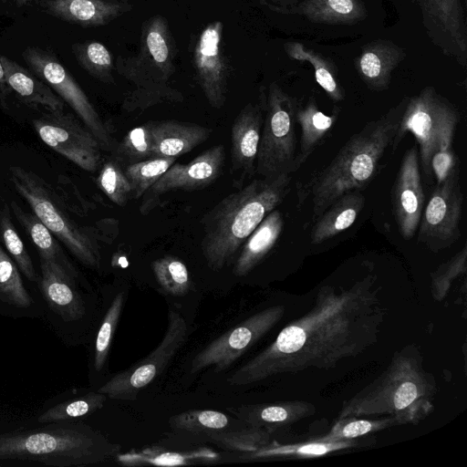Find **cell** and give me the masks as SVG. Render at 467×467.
Instances as JSON below:
<instances>
[{
  "label": "cell",
  "mask_w": 467,
  "mask_h": 467,
  "mask_svg": "<svg viewBox=\"0 0 467 467\" xmlns=\"http://www.w3.org/2000/svg\"><path fill=\"white\" fill-rule=\"evenodd\" d=\"M339 109L332 115L319 110L315 98H310L306 105L297 107L296 122L301 130L299 150L294 161V172L296 171L323 143L337 121Z\"/></svg>",
  "instance_id": "484cf974"
},
{
  "label": "cell",
  "mask_w": 467,
  "mask_h": 467,
  "mask_svg": "<svg viewBox=\"0 0 467 467\" xmlns=\"http://www.w3.org/2000/svg\"><path fill=\"white\" fill-rule=\"evenodd\" d=\"M40 288L50 308L64 321H77L85 315V306L76 289V279L60 265L40 258Z\"/></svg>",
  "instance_id": "ffe728a7"
},
{
  "label": "cell",
  "mask_w": 467,
  "mask_h": 467,
  "mask_svg": "<svg viewBox=\"0 0 467 467\" xmlns=\"http://www.w3.org/2000/svg\"><path fill=\"white\" fill-rule=\"evenodd\" d=\"M10 88L6 83L4 68L0 60V100L5 101L10 93Z\"/></svg>",
  "instance_id": "7dc6e473"
},
{
  "label": "cell",
  "mask_w": 467,
  "mask_h": 467,
  "mask_svg": "<svg viewBox=\"0 0 467 467\" xmlns=\"http://www.w3.org/2000/svg\"><path fill=\"white\" fill-rule=\"evenodd\" d=\"M0 297L17 307H28L33 299L26 289L17 265L0 245Z\"/></svg>",
  "instance_id": "74e56055"
},
{
  "label": "cell",
  "mask_w": 467,
  "mask_h": 467,
  "mask_svg": "<svg viewBox=\"0 0 467 467\" xmlns=\"http://www.w3.org/2000/svg\"><path fill=\"white\" fill-rule=\"evenodd\" d=\"M431 42L460 66H467V25L460 0H416Z\"/></svg>",
  "instance_id": "9a60e30c"
},
{
  "label": "cell",
  "mask_w": 467,
  "mask_h": 467,
  "mask_svg": "<svg viewBox=\"0 0 467 467\" xmlns=\"http://www.w3.org/2000/svg\"><path fill=\"white\" fill-rule=\"evenodd\" d=\"M106 395L97 391L88 392L81 397L58 403L39 415V423L67 421L89 415L99 410Z\"/></svg>",
  "instance_id": "d590c367"
},
{
  "label": "cell",
  "mask_w": 467,
  "mask_h": 467,
  "mask_svg": "<svg viewBox=\"0 0 467 467\" xmlns=\"http://www.w3.org/2000/svg\"><path fill=\"white\" fill-rule=\"evenodd\" d=\"M395 425H400V423L393 417L373 420L362 419L361 417H346L337 419L330 431L318 440L323 441H349Z\"/></svg>",
  "instance_id": "e575fe53"
},
{
  "label": "cell",
  "mask_w": 467,
  "mask_h": 467,
  "mask_svg": "<svg viewBox=\"0 0 467 467\" xmlns=\"http://www.w3.org/2000/svg\"><path fill=\"white\" fill-rule=\"evenodd\" d=\"M11 209L16 220L30 236L40 258L56 263L77 280L78 278V271L67 257L51 231L34 213L25 212L14 201L11 202Z\"/></svg>",
  "instance_id": "f546056e"
},
{
  "label": "cell",
  "mask_w": 467,
  "mask_h": 467,
  "mask_svg": "<svg viewBox=\"0 0 467 467\" xmlns=\"http://www.w3.org/2000/svg\"><path fill=\"white\" fill-rule=\"evenodd\" d=\"M30 1L31 0H16L17 5H19V6L25 5Z\"/></svg>",
  "instance_id": "681fc988"
},
{
  "label": "cell",
  "mask_w": 467,
  "mask_h": 467,
  "mask_svg": "<svg viewBox=\"0 0 467 467\" xmlns=\"http://www.w3.org/2000/svg\"><path fill=\"white\" fill-rule=\"evenodd\" d=\"M392 211L400 235L411 239L418 230L425 199L417 146L408 150L400 162L391 192Z\"/></svg>",
  "instance_id": "e0dca14e"
},
{
  "label": "cell",
  "mask_w": 467,
  "mask_h": 467,
  "mask_svg": "<svg viewBox=\"0 0 467 467\" xmlns=\"http://www.w3.org/2000/svg\"><path fill=\"white\" fill-rule=\"evenodd\" d=\"M355 445L353 440L323 441L318 439L311 441L284 444L266 445L255 451L249 452L251 458L268 457H299L310 458L323 456L334 451H342Z\"/></svg>",
  "instance_id": "d6a6232c"
},
{
  "label": "cell",
  "mask_w": 467,
  "mask_h": 467,
  "mask_svg": "<svg viewBox=\"0 0 467 467\" xmlns=\"http://www.w3.org/2000/svg\"><path fill=\"white\" fill-rule=\"evenodd\" d=\"M173 157H153L124 166L132 190V198L139 199L164 174L174 163Z\"/></svg>",
  "instance_id": "8d00e7d4"
},
{
  "label": "cell",
  "mask_w": 467,
  "mask_h": 467,
  "mask_svg": "<svg viewBox=\"0 0 467 467\" xmlns=\"http://www.w3.org/2000/svg\"><path fill=\"white\" fill-rule=\"evenodd\" d=\"M404 57L403 48L392 41L378 39L362 47L355 66L369 89L382 91L388 88L392 71Z\"/></svg>",
  "instance_id": "44dd1931"
},
{
  "label": "cell",
  "mask_w": 467,
  "mask_h": 467,
  "mask_svg": "<svg viewBox=\"0 0 467 467\" xmlns=\"http://www.w3.org/2000/svg\"><path fill=\"white\" fill-rule=\"evenodd\" d=\"M124 303V294L119 293L112 300L102 320L95 341L94 368L102 369L107 360Z\"/></svg>",
  "instance_id": "ee69618b"
},
{
  "label": "cell",
  "mask_w": 467,
  "mask_h": 467,
  "mask_svg": "<svg viewBox=\"0 0 467 467\" xmlns=\"http://www.w3.org/2000/svg\"><path fill=\"white\" fill-rule=\"evenodd\" d=\"M315 411L313 404L296 400L244 407L240 410V417L252 427L268 431L295 423Z\"/></svg>",
  "instance_id": "f1b7e54d"
},
{
  "label": "cell",
  "mask_w": 467,
  "mask_h": 467,
  "mask_svg": "<svg viewBox=\"0 0 467 467\" xmlns=\"http://www.w3.org/2000/svg\"><path fill=\"white\" fill-rule=\"evenodd\" d=\"M267 8L283 15H300L314 23L353 25L367 16L360 0H304L289 6L261 1Z\"/></svg>",
  "instance_id": "7402d4cb"
},
{
  "label": "cell",
  "mask_w": 467,
  "mask_h": 467,
  "mask_svg": "<svg viewBox=\"0 0 467 467\" xmlns=\"http://www.w3.org/2000/svg\"><path fill=\"white\" fill-rule=\"evenodd\" d=\"M40 140L49 148L87 171L101 163V146L91 131L71 114L50 111L33 120Z\"/></svg>",
  "instance_id": "4fadbf2b"
},
{
  "label": "cell",
  "mask_w": 467,
  "mask_h": 467,
  "mask_svg": "<svg viewBox=\"0 0 467 467\" xmlns=\"http://www.w3.org/2000/svg\"><path fill=\"white\" fill-rule=\"evenodd\" d=\"M436 385L425 371L422 358L412 347L393 356L374 381L342 406L337 419L387 416L400 424H418L434 409Z\"/></svg>",
  "instance_id": "277c9868"
},
{
  "label": "cell",
  "mask_w": 467,
  "mask_h": 467,
  "mask_svg": "<svg viewBox=\"0 0 467 467\" xmlns=\"http://www.w3.org/2000/svg\"><path fill=\"white\" fill-rule=\"evenodd\" d=\"M284 47L292 59L307 61L313 66L316 81L333 101L339 102L345 99L344 88L340 86L336 68L329 60L298 42H286Z\"/></svg>",
  "instance_id": "4dcf8cb0"
},
{
  "label": "cell",
  "mask_w": 467,
  "mask_h": 467,
  "mask_svg": "<svg viewBox=\"0 0 467 467\" xmlns=\"http://www.w3.org/2000/svg\"><path fill=\"white\" fill-rule=\"evenodd\" d=\"M284 224L283 214L277 209L265 217L241 247L233 270L236 276H245L265 257L278 241Z\"/></svg>",
  "instance_id": "d4e9b609"
},
{
  "label": "cell",
  "mask_w": 467,
  "mask_h": 467,
  "mask_svg": "<svg viewBox=\"0 0 467 467\" xmlns=\"http://www.w3.org/2000/svg\"><path fill=\"white\" fill-rule=\"evenodd\" d=\"M98 187L119 206H125L132 198L131 185L123 166L114 158L102 164L97 178Z\"/></svg>",
  "instance_id": "60d3db41"
},
{
  "label": "cell",
  "mask_w": 467,
  "mask_h": 467,
  "mask_svg": "<svg viewBox=\"0 0 467 467\" xmlns=\"http://www.w3.org/2000/svg\"><path fill=\"white\" fill-rule=\"evenodd\" d=\"M174 49L166 20L155 16L141 31L139 54L124 62L118 61V71L135 86L125 99L129 110L145 109L164 101H182V94L168 81L174 73Z\"/></svg>",
  "instance_id": "8992f818"
},
{
  "label": "cell",
  "mask_w": 467,
  "mask_h": 467,
  "mask_svg": "<svg viewBox=\"0 0 467 467\" xmlns=\"http://www.w3.org/2000/svg\"><path fill=\"white\" fill-rule=\"evenodd\" d=\"M264 122L263 107L248 103L234 118L231 129V161L234 185L242 188L255 173Z\"/></svg>",
  "instance_id": "d6986e66"
},
{
  "label": "cell",
  "mask_w": 467,
  "mask_h": 467,
  "mask_svg": "<svg viewBox=\"0 0 467 467\" xmlns=\"http://www.w3.org/2000/svg\"><path fill=\"white\" fill-rule=\"evenodd\" d=\"M186 338V321L179 312L171 308L168 327L160 345L145 358L115 375L98 391L114 400H135L140 391L164 370Z\"/></svg>",
  "instance_id": "30bf717a"
},
{
  "label": "cell",
  "mask_w": 467,
  "mask_h": 467,
  "mask_svg": "<svg viewBox=\"0 0 467 467\" xmlns=\"http://www.w3.org/2000/svg\"><path fill=\"white\" fill-rule=\"evenodd\" d=\"M10 181L33 213L83 265L97 269L100 265L98 245L88 230L78 226L62 208L47 182L20 166L9 168Z\"/></svg>",
  "instance_id": "52a82bcc"
},
{
  "label": "cell",
  "mask_w": 467,
  "mask_h": 467,
  "mask_svg": "<svg viewBox=\"0 0 467 467\" xmlns=\"http://www.w3.org/2000/svg\"><path fill=\"white\" fill-rule=\"evenodd\" d=\"M459 121L460 114L454 108L441 127L438 146L431 160V173L437 183L441 182L459 169L458 160L453 150V138Z\"/></svg>",
  "instance_id": "1f68e13d"
},
{
  "label": "cell",
  "mask_w": 467,
  "mask_h": 467,
  "mask_svg": "<svg viewBox=\"0 0 467 467\" xmlns=\"http://www.w3.org/2000/svg\"><path fill=\"white\" fill-rule=\"evenodd\" d=\"M155 277L164 291L172 296H183L191 285L186 265L179 258L164 256L152 263Z\"/></svg>",
  "instance_id": "b9f144b4"
},
{
  "label": "cell",
  "mask_w": 467,
  "mask_h": 467,
  "mask_svg": "<svg viewBox=\"0 0 467 467\" xmlns=\"http://www.w3.org/2000/svg\"><path fill=\"white\" fill-rule=\"evenodd\" d=\"M172 428L189 432L220 431L228 425L225 414L210 410H187L170 419Z\"/></svg>",
  "instance_id": "f6af8a7d"
},
{
  "label": "cell",
  "mask_w": 467,
  "mask_h": 467,
  "mask_svg": "<svg viewBox=\"0 0 467 467\" xmlns=\"http://www.w3.org/2000/svg\"><path fill=\"white\" fill-rule=\"evenodd\" d=\"M368 275L348 286H321L313 307L286 325L276 338L229 379L246 385L284 373L335 368L377 342L386 309Z\"/></svg>",
  "instance_id": "6da1fadb"
},
{
  "label": "cell",
  "mask_w": 467,
  "mask_h": 467,
  "mask_svg": "<svg viewBox=\"0 0 467 467\" xmlns=\"http://www.w3.org/2000/svg\"><path fill=\"white\" fill-rule=\"evenodd\" d=\"M284 315L285 306L277 305L249 317L201 350L192 361L191 372L210 367L216 372L227 368L270 331Z\"/></svg>",
  "instance_id": "5bb4252c"
},
{
  "label": "cell",
  "mask_w": 467,
  "mask_h": 467,
  "mask_svg": "<svg viewBox=\"0 0 467 467\" xmlns=\"http://www.w3.org/2000/svg\"><path fill=\"white\" fill-rule=\"evenodd\" d=\"M291 181L287 172L254 179L204 215L201 248L212 269L220 270L234 260L247 237L285 200Z\"/></svg>",
  "instance_id": "3957f363"
},
{
  "label": "cell",
  "mask_w": 467,
  "mask_h": 467,
  "mask_svg": "<svg viewBox=\"0 0 467 467\" xmlns=\"http://www.w3.org/2000/svg\"><path fill=\"white\" fill-rule=\"evenodd\" d=\"M454 107L433 87L407 99L391 147L395 150L407 133L418 142L419 159L427 179L432 176L431 160L438 146L443 122Z\"/></svg>",
  "instance_id": "9c48e42d"
},
{
  "label": "cell",
  "mask_w": 467,
  "mask_h": 467,
  "mask_svg": "<svg viewBox=\"0 0 467 467\" xmlns=\"http://www.w3.org/2000/svg\"><path fill=\"white\" fill-rule=\"evenodd\" d=\"M223 25L213 21L200 34L193 50V63L200 86L209 104L222 108L226 99V66L221 48Z\"/></svg>",
  "instance_id": "ac0fdd59"
},
{
  "label": "cell",
  "mask_w": 467,
  "mask_h": 467,
  "mask_svg": "<svg viewBox=\"0 0 467 467\" xmlns=\"http://www.w3.org/2000/svg\"><path fill=\"white\" fill-rule=\"evenodd\" d=\"M225 148L223 144L213 146L186 164L173 163L161 177L145 192L142 209L150 211L160 196L169 192L193 191L214 182L223 171Z\"/></svg>",
  "instance_id": "2e32d148"
},
{
  "label": "cell",
  "mask_w": 467,
  "mask_h": 467,
  "mask_svg": "<svg viewBox=\"0 0 467 467\" xmlns=\"http://www.w3.org/2000/svg\"><path fill=\"white\" fill-rule=\"evenodd\" d=\"M467 246L464 245L453 257L432 274V290L436 296H445L451 281L466 271Z\"/></svg>",
  "instance_id": "bcb514c9"
},
{
  "label": "cell",
  "mask_w": 467,
  "mask_h": 467,
  "mask_svg": "<svg viewBox=\"0 0 467 467\" xmlns=\"http://www.w3.org/2000/svg\"><path fill=\"white\" fill-rule=\"evenodd\" d=\"M73 50L81 67L90 75L105 83L114 81L112 56L103 44L88 41L74 46Z\"/></svg>",
  "instance_id": "ab89813d"
},
{
  "label": "cell",
  "mask_w": 467,
  "mask_h": 467,
  "mask_svg": "<svg viewBox=\"0 0 467 467\" xmlns=\"http://www.w3.org/2000/svg\"><path fill=\"white\" fill-rule=\"evenodd\" d=\"M406 101L367 123L328 165L297 187L299 203L311 196L313 222L338 197L364 189L374 179L385 151L392 144Z\"/></svg>",
  "instance_id": "7a4b0ae2"
},
{
  "label": "cell",
  "mask_w": 467,
  "mask_h": 467,
  "mask_svg": "<svg viewBox=\"0 0 467 467\" xmlns=\"http://www.w3.org/2000/svg\"><path fill=\"white\" fill-rule=\"evenodd\" d=\"M111 451L110 444L100 434L70 420L0 434V460L68 467L100 462Z\"/></svg>",
  "instance_id": "5b68a950"
},
{
  "label": "cell",
  "mask_w": 467,
  "mask_h": 467,
  "mask_svg": "<svg viewBox=\"0 0 467 467\" xmlns=\"http://www.w3.org/2000/svg\"><path fill=\"white\" fill-rule=\"evenodd\" d=\"M210 128L177 120L153 121L152 157L177 158L203 143L211 135Z\"/></svg>",
  "instance_id": "603a6c76"
},
{
  "label": "cell",
  "mask_w": 467,
  "mask_h": 467,
  "mask_svg": "<svg viewBox=\"0 0 467 467\" xmlns=\"http://www.w3.org/2000/svg\"><path fill=\"white\" fill-rule=\"evenodd\" d=\"M365 204L359 191H350L334 201L314 222L312 244H319L353 225Z\"/></svg>",
  "instance_id": "4316f807"
},
{
  "label": "cell",
  "mask_w": 467,
  "mask_h": 467,
  "mask_svg": "<svg viewBox=\"0 0 467 467\" xmlns=\"http://www.w3.org/2000/svg\"><path fill=\"white\" fill-rule=\"evenodd\" d=\"M25 61L78 116L99 140L103 150H112L115 146L108 126L80 86L67 70L51 56L36 48H26L23 54Z\"/></svg>",
  "instance_id": "8fae6325"
},
{
  "label": "cell",
  "mask_w": 467,
  "mask_h": 467,
  "mask_svg": "<svg viewBox=\"0 0 467 467\" xmlns=\"http://www.w3.org/2000/svg\"><path fill=\"white\" fill-rule=\"evenodd\" d=\"M0 239L23 275L30 281L36 282L37 275L33 262L13 224L6 204L0 211Z\"/></svg>",
  "instance_id": "f35d334b"
},
{
  "label": "cell",
  "mask_w": 467,
  "mask_h": 467,
  "mask_svg": "<svg viewBox=\"0 0 467 467\" xmlns=\"http://www.w3.org/2000/svg\"><path fill=\"white\" fill-rule=\"evenodd\" d=\"M295 98L273 82L268 88L263 109L265 112L256 159L255 173L262 178L294 172L296 158Z\"/></svg>",
  "instance_id": "ba28073f"
},
{
  "label": "cell",
  "mask_w": 467,
  "mask_h": 467,
  "mask_svg": "<svg viewBox=\"0 0 467 467\" xmlns=\"http://www.w3.org/2000/svg\"><path fill=\"white\" fill-rule=\"evenodd\" d=\"M153 121L146 122L130 130L112 149L113 158L123 167L152 157Z\"/></svg>",
  "instance_id": "836d02e7"
},
{
  "label": "cell",
  "mask_w": 467,
  "mask_h": 467,
  "mask_svg": "<svg viewBox=\"0 0 467 467\" xmlns=\"http://www.w3.org/2000/svg\"><path fill=\"white\" fill-rule=\"evenodd\" d=\"M274 5L279 6H289L298 3V0H270Z\"/></svg>",
  "instance_id": "c3c4849f"
},
{
  "label": "cell",
  "mask_w": 467,
  "mask_h": 467,
  "mask_svg": "<svg viewBox=\"0 0 467 467\" xmlns=\"http://www.w3.org/2000/svg\"><path fill=\"white\" fill-rule=\"evenodd\" d=\"M7 85L26 104L46 110H64L65 102L52 88L16 61L0 56Z\"/></svg>",
  "instance_id": "83f0119b"
},
{
  "label": "cell",
  "mask_w": 467,
  "mask_h": 467,
  "mask_svg": "<svg viewBox=\"0 0 467 467\" xmlns=\"http://www.w3.org/2000/svg\"><path fill=\"white\" fill-rule=\"evenodd\" d=\"M207 435L221 447L247 453L268 445L270 441V434L267 430L252 426L236 431H208Z\"/></svg>",
  "instance_id": "7bdbcfd3"
},
{
  "label": "cell",
  "mask_w": 467,
  "mask_h": 467,
  "mask_svg": "<svg viewBox=\"0 0 467 467\" xmlns=\"http://www.w3.org/2000/svg\"><path fill=\"white\" fill-rule=\"evenodd\" d=\"M43 7L57 18L85 26L106 25L130 9L120 2L102 0H44Z\"/></svg>",
  "instance_id": "cb8c5ba5"
},
{
  "label": "cell",
  "mask_w": 467,
  "mask_h": 467,
  "mask_svg": "<svg viewBox=\"0 0 467 467\" xmlns=\"http://www.w3.org/2000/svg\"><path fill=\"white\" fill-rule=\"evenodd\" d=\"M462 203L458 169L434 188L422 211L418 241L434 252L453 244L461 236Z\"/></svg>",
  "instance_id": "7c38bea8"
}]
</instances>
